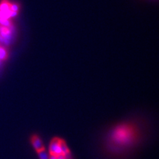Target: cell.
I'll use <instances>...</instances> for the list:
<instances>
[{"label": "cell", "instance_id": "7", "mask_svg": "<svg viewBox=\"0 0 159 159\" xmlns=\"http://www.w3.org/2000/svg\"><path fill=\"white\" fill-rule=\"evenodd\" d=\"M69 158V155H59L58 156H56V159H68Z\"/></svg>", "mask_w": 159, "mask_h": 159}, {"label": "cell", "instance_id": "5", "mask_svg": "<svg viewBox=\"0 0 159 159\" xmlns=\"http://www.w3.org/2000/svg\"><path fill=\"white\" fill-rule=\"evenodd\" d=\"M39 157L40 159H49L50 155L48 154V152L46 151L45 148L43 149V150L38 152Z\"/></svg>", "mask_w": 159, "mask_h": 159}, {"label": "cell", "instance_id": "3", "mask_svg": "<svg viewBox=\"0 0 159 159\" xmlns=\"http://www.w3.org/2000/svg\"><path fill=\"white\" fill-rule=\"evenodd\" d=\"M63 141L58 138L53 139L49 146V155L58 156L63 155L62 152V143Z\"/></svg>", "mask_w": 159, "mask_h": 159}, {"label": "cell", "instance_id": "1", "mask_svg": "<svg viewBox=\"0 0 159 159\" xmlns=\"http://www.w3.org/2000/svg\"><path fill=\"white\" fill-rule=\"evenodd\" d=\"M138 129L133 124H121L114 128L109 136L111 146L121 150L131 147L138 139Z\"/></svg>", "mask_w": 159, "mask_h": 159}, {"label": "cell", "instance_id": "2", "mask_svg": "<svg viewBox=\"0 0 159 159\" xmlns=\"http://www.w3.org/2000/svg\"><path fill=\"white\" fill-rule=\"evenodd\" d=\"M17 13L11 10V3L7 0H2L0 4V19H9L10 17L17 16Z\"/></svg>", "mask_w": 159, "mask_h": 159}, {"label": "cell", "instance_id": "4", "mask_svg": "<svg viewBox=\"0 0 159 159\" xmlns=\"http://www.w3.org/2000/svg\"><path fill=\"white\" fill-rule=\"evenodd\" d=\"M31 143H32V145H33L34 148L35 149L37 152L44 149L42 141L38 136L33 135L31 137Z\"/></svg>", "mask_w": 159, "mask_h": 159}, {"label": "cell", "instance_id": "6", "mask_svg": "<svg viewBox=\"0 0 159 159\" xmlns=\"http://www.w3.org/2000/svg\"><path fill=\"white\" fill-rule=\"evenodd\" d=\"M11 23L8 19H0V26L5 27H11Z\"/></svg>", "mask_w": 159, "mask_h": 159}]
</instances>
